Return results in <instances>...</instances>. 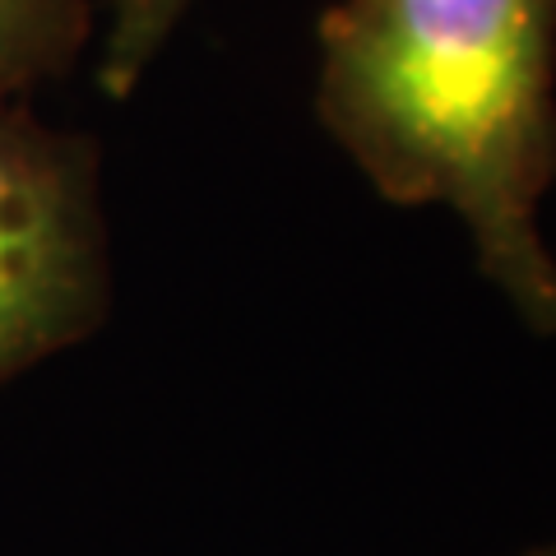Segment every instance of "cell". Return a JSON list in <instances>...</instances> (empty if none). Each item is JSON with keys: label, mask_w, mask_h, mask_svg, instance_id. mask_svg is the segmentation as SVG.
I'll return each mask as SVG.
<instances>
[{"label": "cell", "mask_w": 556, "mask_h": 556, "mask_svg": "<svg viewBox=\"0 0 556 556\" xmlns=\"http://www.w3.org/2000/svg\"><path fill=\"white\" fill-rule=\"evenodd\" d=\"M316 116L380 200L450 208L486 283L556 339V0H339Z\"/></svg>", "instance_id": "6da1fadb"}, {"label": "cell", "mask_w": 556, "mask_h": 556, "mask_svg": "<svg viewBox=\"0 0 556 556\" xmlns=\"http://www.w3.org/2000/svg\"><path fill=\"white\" fill-rule=\"evenodd\" d=\"M108 306L93 144L0 102V386L84 343Z\"/></svg>", "instance_id": "7a4b0ae2"}, {"label": "cell", "mask_w": 556, "mask_h": 556, "mask_svg": "<svg viewBox=\"0 0 556 556\" xmlns=\"http://www.w3.org/2000/svg\"><path fill=\"white\" fill-rule=\"evenodd\" d=\"M89 42V0H0V102L75 65Z\"/></svg>", "instance_id": "3957f363"}, {"label": "cell", "mask_w": 556, "mask_h": 556, "mask_svg": "<svg viewBox=\"0 0 556 556\" xmlns=\"http://www.w3.org/2000/svg\"><path fill=\"white\" fill-rule=\"evenodd\" d=\"M195 0H112V24L102 38L98 84L108 98H130L139 79L149 75L153 56L167 47V38L186 20Z\"/></svg>", "instance_id": "277c9868"}, {"label": "cell", "mask_w": 556, "mask_h": 556, "mask_svg": "<svg viewBox=\"0 0 556 556\" xmlns=\"http://www.w3.org/2000/svg\"><path fill=\"white\" fill-rule=\"evenodd\" d=\"M515 556H556V533H547L543 543H533V547H525V552H515Z\"/></svg>", "instance_id": "5b68a950"}]
</instances>
